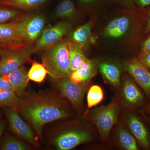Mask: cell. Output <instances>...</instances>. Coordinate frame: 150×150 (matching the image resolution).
<instances>
[{
    "instance_id": "cell-17",
    "label": "cell",
    "mask_w": 150,
    "mask_h": 150,
    "mask_svg": "<svg viewBox=\"0 0 150 150\" xmlns=\"http://www.w3.org/2000/svg\"><path fill=\"white\" fill-rule=\"evenodd\" d=\"M78 6L90 17L99 18L115 5V0H78Z\"/></svg>"
},
{
    "instance_id": "cell-19",
    "label": "cell",
    "mask_w": 150,
    "mask_h": 150,
    "mask_svg": "<svg viewBox=\"0 0 150 150\" xmlns=\"http://www.w3.org/2000/svg\"><path fill=\"white\" fill-rule=\"evenodd\" d=\"M98 69L96 60L87 58L81 67L71 73L69 78L76 83H88L96 75Z\"/></svg>"
},
{
    "instance_id": "cell-12",
    "label": "cell",
    "mask_w": 150,
    "mask_h": 150,
    "mask_svg": "<svg viewBox=\"0 0 150 150\" xmlns=\"http://www.w3.org/2000/svg\"><path fill=\"white\" fill-rule=\"evenodd\" d=\"M92 139V136L88 131L75 129L65 131L57 136L54 144L58 150H69Z\"/></svg>"
},
{
    "instance_id": "cell-27",
    "label": "cell",
    "mask_w": 150,
    "mask_h": 150,
    "mask_svg": "<svg viewBox=\"0 0 150 150\" xmlns=\"http://www.w3.org/2000/svg\"><path fill=\"white\" fill-rule=\"evenodd\" d=\"M0 7V24L14 21L24 13L9 7L1 6Z\"/></svg>"
},
{
    "instance_id": "cell-4",
    "label": "cell",
    "mask_w": 150,
    "mask_h": 150,
    "mask_svg": "<svg viewBox=\"0 0 150 150\" xmlns=\"http://www.w3.org/2000/svg\"><path fill=\"white\" fill-rule=\"evenodd\" d=\"M120 105L117 98L109 104L102 105L92 110L91 117L103 140L108 139L110 131L117 123Z\"/></svg>"
},
{
    "instance_id": "cell-15",
    "label": "cell",
    "mask_w": 150,
    "mask_h": 150,
    "mask_svg": "<svg viewBox=\"0 0 150 150\" xmlns=\"http://www.w3.org/2000/svg\"><path fill=\"white\" fill-rule=\"evenodd\" d=\"M97 64L105 80L114 87H118L121 84L122 65L109 59L97 61Z\"/></svg>"
},
{
    "instance_id": "cell-18",
    "label": "cell",
    "mask_w": 150,
    "mask_h": 150,
    "mask_svg": "<svg viewBox=\"0 0 150 150\" xmlns=\"http://www.w3.org/2000/svg\"><path fill=\"white\" fill-rule=\"evenodd\" d=\"M4 80L8 82L13 91L21 98L24 95L28 81L27 72L23 66L7 74L2 76Z\"/></svg>"
},
{
    "instance_id": "cell-6",
    "label": "cell",
    "mask_w": 150,
    "mask_h": 150,
    "mask_svg": "<svg viewBox=\"0 0 150 150\" xmlns=\"http://www.w3.org/2000/svg\"><path fill=\"white\" fill-rule=\"evenodd\" d=\"M16 21L21 40L26 44H32L41 35L46 19L43 15L35 14L22 16Z\"/></svg>"
},
{
    "instance_id": "cell-31",
    "label": "cell",
    "mask_w": 150,
    "mask_h": 150,
    "mask_svg": "<svg viewBox=\"0 0 150 150\" xmlns=\"http://www.w3.org/2000/svg\"><path fill=\"white\" fill-rule=\"evenodd\" d=\"M144 10L146 20L145 34L147 35L150 34V6L145 8Z\"/></svg>"
},
{
    "instance_id": "cell-1",
    "label": "cell",
    "mask_w": 150,
    "mask_h": 150,
    "mask_svg": "<svg viewBox=\"0 0 150 150\" xmlns=\"http://www.w3.org/2000/svg\"><path fill=\"white\" fill-rule=\"evenodd\" d=\"M144 8L112 6L98 18L93 28L94 46L107 51L137 56L145 34Z\"/></svg>"
},
{
    "instance_id": "cell-13",
    "label": "cell",
    "mask_w": 150,
    "mask_h": 150,
    "mask_svg": "<svg viewBox=\"0 0 150 150\" xmlns=\"http://www.w3.org/2000/svg\"><path fill=\"white\" fill-rule=\"evenodd\" d=\"M122 96L128 106L133 109L144 104L146 98L134 79L125 76L122 83Z\"/></svg>"
},
{
    "instance_id": "cell-24",
    "label": "cell",
    "mask_w": 150,
    "mask_h": 150,
    "mask_svg": "<svg viewBox=\"0 0 150 150\" xmlns=\"http://www.w3.org/2000/svg\"><path fill=\"white\" fill-rule=\"evenodd\" d=\"M117 135L119 144L123 149L127 150H139L135 137L124 126H121L119 128Z\"/></svg>"
},
{
    "instance_id": "cell-8",
    "label": "cell",
    "mask_w": 150,
    "mask_h": 150,
    "mask_svg": "<svg viewBox=\"0 0 150 150\" xmlns=\"http://www.w3.org/2000/svg\"><path fill=\"white\" fill-rule=\"evenodd\" d=\"M55 81L56 86L62 95L69 100L77 110H81L84 96L88 88L89 82L76 83L69 78Z\"/></svg>"
},
{
    "instance_id": "cell-23",
    "label": "cell",
    "mask_w": 150,
    "mask_h": 150,
    "mask_svg": "<svg viewBox=\"0 0 150 150\" xmlns=\"http://www.w3.org/2000/svg\"><path fill=\"white\" fill-rule=\"evenodd\" d=\"M23 99L12 90L0 92V108H14L18 110Z\"/></svg>"
},
{
    "instance_id": "cell-11",
    "label": "cell",
    "mask_w": 150,
    "mask_h": 150,
    "mask_svg": "<svg viewBox=\"0 0 150 150\" xmlns=\"http://www.w3.org/2000/svg\"><path fill=\"white\" fill-rule=\"evenodd\" d=\"M4 112L11 130L14 134L32 144L37 146V141L32 129L21 118L18 110L14 108H5Z\"/></svg>"
},
{
    "instance_id": "cell-35",
    "label": "cell",
    "mask_w": 150,
    "mask_h": 150,
    "mask_svg": "<svg viewBox=\"0 0 150 150\" xmlns=\"http://www.w3.org/2000/svg\"><path fill=\"white\" fill-rule=\"evenodd\" d=\"M6 127V123L5 121H0V140L1 137Z\"/></svg>"
},
{
    "instance_id": "cell-36",
    "label": "cell",
    "mask_w": 150,
    "mask_h": 150,
    "mask_svg": "<svg viewBox=\"0 0 150 150\" xmlns=\"http://www.w3.org/2000/svg\"><path fill=\"white\" fill-rule=\"evenodd\" d=\"M145 112L150 115V101L145 107Z\"/></svg>"
},
{
    "instance_id": "cell-5",
    "label": "cell",
    "mask_w": 150,
    "mask_h": 150,
    "mask_svg": "<svg viewBox=\"0 0 150 150\" xmlns=\"http://www.w3.org/2000/svg\"><path fill=\"white\" fill-rule=\"evenodd\" d=\"M0 59V76L7 74L23 66L36 52L33 44L4 47Z\"/></svg>"
},
{
    "instance_id": "cell-22",
    "label": "cell",
    "mask_w": 150,
    "mask_h": 150,
    "mask_svg": "<svg viewBox=\"0 0 150 150\" xmlns=\"http://www.w3.org/2000/svg\"><path fill=\"white\" fill-rule=\"evenodd\" d=\"M48 1L49 0H4L0 1V6L29 11L39 7Z\"/></svg>"
},
{
    "instance_id": "cell-20",
    "label": "cell",
    "mask_w": 150,
    "mask_h": 150,
    "mask_svg": "<svg viewBox=\"0 0 150 150\" xmlns=\"http://www.w3.org/2000/svg\"><path fill=\"white\" fill-rule=\"evenodd\" d=\"M57 18L77 21L81 18V11L73 0H63L57 6L55 11Z\"/></svg>"
},
{
    "instance_id": "cell-28",
    "label": "cell",
    "mask_w": 150,
    "mask_h": 150,
    "mask_svg": "<svg viewBox=\"0 0 150 150\" xmlns=\"http://www.w3.org/2000/svg\"><path fill=\"white\" fill-rule=\"evenodd\" d=\"M2 150H26L28 147L24 143L12 136L6 137L1 145Z\"/></svg>"
},
{
    "instance_id": "cell-29",
    "label": "cell",
    "mask_w": 150,
    "mask_h": 150,
    "mask_svg": "<svg viewBox=\"0 0 150 150\" xmlns=\"http://www.w3.org/2000/svg\"><path fill=\"white\" fill-rule=\"evenodd\" d=\"M137 57L142 64L150 70V51H140Z\"/></svg>"
},
{
    "instance_id": "cell-26",
    "label": "cell",
    "mask_w": 150,
    "mask_h": 150,
    "mask_svg": "<svg viewBox=\"0 0 150 150\" xmlns=\"http://www.w3.org/2000/svg\"><path fill=\"white\" fill-rule=\"evenodd\" d=\"M104 99V92L100 86L93 85L88 91L87 101L88 108H92L102 102Z\"/></svg>"
},
{
    "instance_id": "cell-21",
    "label": "cell",
    "mask_w": 150,
    "mask_h": 150,
    "mask_svg": "<svg viewBox=\"0 0 150 150\" xmlns=\"http://www.w3.org/2000/svg\"><path fill=\"white\" fill-rule=\"evenodd\" d=\"M67 40L71 72L74 71L81 67L86 59L84 52L77 44Z\"/></svg>"
},
{
    "instance_id": "cell-37",
    "label": "cell",
    "mask_w": 150,
    "mask_h": 150,
    "mask_svg": "<svg viewBox=\"0 0 150 150\" xmlns=\"http://www.w3.org/2000/svg\"><path fill=\"white\" fill-rule=\"evenodd\" d=\"M143 116H144V118L146 119V121L147 122L148 125H149V127L150 129V117L149 116H147L146 114H143Z\"/></svg>"
},
{
    "instance_id": "cell-25",
    "label": "cell",
    "mask_w": 150,
    "mask_h": 150,
    "mask_svg": "<svg viewBox=\"0 0 150 150\" xmlns=\"http://www.w3.org/2000/svg\"><path fill=\"white\" fill-rule=\"evenodd\" d=\"M48 74V71L43 64L33 62L32 66L27 73L28 81H31L41 83L44 81Z\"/></svg>"
},
{
    "instance_id": "cell-14",
    "label": "cell",
    "mask_w": 150,
    "mask_h": 150,
    "mask_svg": "<svg viewBox=\"0 0 150 150\" xmlns=\"http://www.w3.org/2000/svg\"><path fill=\"white\" fill-rule=\"evenodd\" d=\"M126 122L131 134L142 148L144 149H150L149 132L142 119L134 113H129Z\"/></svg>"
},
{
    "instance_id": "cell-38",
    "label": "cell",
    "mask_w": 150,
    "mask_h": 150,
    "mask_svg": "<svg viewBox=\"0 0 150 150\" xmlns=\"http://www.w3.org/2000/svg\"><path fill=\"white\" fill-rule=\"evenodd\" d=\"M3 53V49H2V48L0 47V59H1V57L2 54Z\"/></svg>"
},
{
    "instance_id": "cell-3",
    "label": "cell",
    "mask_w": 150,
    "mask_h": 150,
    "mask_svg": "<svg viewBox=\"0 0 150 150\" xmlns=\"http://www.w3.org/2000/svg\"><path fill=\"white\" fill-rule=\"evenodd\" d=\"M43 51L42 62L51 77L55 80L69 78L71 72L67 40L62 39Z\"/></svg>"
},
{
    "instance_id": "cell-2",
    "label": "cell",
    "mask_w": 150,
    "mask_h": 150,
    "mask_svg": "<svg viewBox=\"0 0 150 150\" xmlns=\"http://www.w3.org/2000/svg\"><path fill=\"white\" fill-rule=\"evenodd\" d=\"M39 136L47 123L70 117V111L64 103L55 97L35 95L23 99L18 110Z\"/></svg>"
},
{
    "instance_id": "cell-34",
    "label": "cell",
    "mask_w": 150,
    "mask_h": 150,
    "mask_svg": "<svg viewBox=\"0 0 150 150\" xmlns=\"http://www.w3.org/2000/svg\"><path fill=\"white\" fill-rule=\"evenodd\" d=\"M137 8L144 9L150 6V0H135Z\"/></svg>"
},
{
    "instance_id": "cell-7",
    "label": "cell",
    "mask_w": 150,
    "mask_h": 150,
    "mask_svg": "<svg viewBox=\"0 0 150 150\" xmlns=\"http://www.w3.org/2000/svg\"><path fill=\"white\" fill-rule=\"evenodd\" d=\"M76 24V21L64 20L44 28L34 45L36 52L49 48L62 40L65 35L73 29Z\"/></svg>"
},
{
    "instance_id": "cell-9",
    "label": "cell",
    "mask_w": 150,
    "mask_h": 150,
    "mask_svg": "<svg viewBox=\"0 0 150 150\" xmlns=\"http://www.w3.org/2000/svg\"><path fill=\"white\" fill-rule=\"evenodd\" d=\"M122 67L150 99V70L140 63L136 56H131L124 61Z\"/></svg>"
},
{
    "instance_id": "cell-32",
    "label": "cell",
    "mask_w": 150,
    "mask_h": 150,
    "mask_svg": "<svg viewBox=\"0 0 150 150\" xmlns=\"http://www.w3.org/2000/svg\"><path fill=\"white\" fill-rule=\"evenodd\" d=\"M140 51H150V34L146 35L142 41L141 47H140Z\"/></svg>"
},
{
    "instance_id": "cell-39",
    "label": "cell",
    "mask_w": 150,
    "mask_h": 150,
    "mask_svg": "<svg viewBox=\"0 0 150 150\" xmlns=\"http://www.w3.org/2000/svg\"><path fill=\"white\" fill-rule=\"evenodd\" d=\"M4 1V0H0V1Z\"/></svg>"
},
{
    "instance_id": "cell-10",
    "label": "cell",
    "mask_w": 150,
    "mask_h": 150,
    "mask_svg": "<svg viewBox=\"0 0 150 150\" xmlns=\"http://www.w3.org/2000/svg\"><path fill=\"white\" fill-rule=\"evenodd\" d=\"M99 18L92 16L90 17L88 21L69 33L68 40L79 45L84 52H86L91 46H94V41L93 36V28Z\"/></svg>"
},
{
    "instance_id": "cell-33",
    "label": "cell",
    "mask_w": 150,
    "mask_h": 150,
    "mask_svg": "<svg viewBox=\"0 0 150 150\" xmlns=\"http://www.w3.org/2000/svg\"><path fill=\"white\" fill-rule=\"evenodd\" d=\"M12 90L10 84L0 76V92Z\"/></svg>"
},
{
    "instance_id": "cell-16",
    "label": "cell",
    "mask_w": 150,
    "mask_h": 150,
    "mask_svg": "<svg viewBox=\"0 0 150 150\" xmlns=\"http://www.w3.org/2000/svg\"><path fill=\"white\" fill-rule=\"evenodd\" d=\"M27 45L21 41L18 35L17 22L14 21L0 24V47Z\"/></svg>"
},
{
    "instance_id": "cell-30",
    "label": "cell",
    "mask_w": 150,
    "mask_h": 150,
    "mask_svg": "<svg viewBox=\"0 0 150 150\" xmlns=\"http://www.w3.org/2000/svg\"><path fill=\"white\" fill-rule=\"evenodd\" d=\"M115 5L127 9L134 10L137 8L135 0H115Z\"/></svg>"
}]
</instances>
